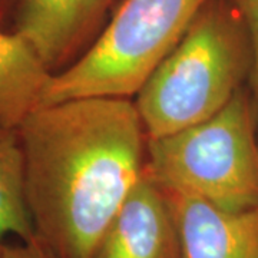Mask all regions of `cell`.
Masks as SVG:
<instances>
[{
	"instance_id": "5",
	"label": "cell",
	"mask_w": 258,
	"mask_h": 258,
	"mask_svg": "<svg viewBox=\"0 0 258 258\" xmlns=\"http://www.w3.org/2000/svg\"><path fill=\"white\" fill-rule=\"evenodd\" d=\"M120 2L16 0L15 32L33 47L50 74H57L89 47Z\"/></svg>"
},
{
	"instance_id": "8",
	"label": "cell",
	"mask_w": 258,
	"mask_h": 258,
	"mask_svg": "<svg viewBox=\"0 0 258 258\" xmlns=\"http://www.w3.org/2000/svg\"><path fill=\"white\" fill-rule=\"evenodd\" d=\"M50 76L23 37L0 30V125L19 128L39 108Z\"/></svg>"
},
{
	"instance_id": "11",
	"label": "cell",
	"mask_w": 258,
	"mask_h": 258,
	"mask_svg": "<svg viewBox=\"0 0 258 258\" xmlns=\"http://www.w3.org/2000/svg\"><path fill=\"white\" fill-rule=\"evenodd\" d=\"M2 258H55V255L35 237L29 241H20L15 245H5Z\"/></svg>"
},
{
	"instance_id": "10",
	"label": "cell",
	"mask_w": 258,
	"mask_h": 258,
	"mask_svg": "<svg viewBox=\"0 0 258 258\" xmlns=\"http://www.w3.org/2000/svg\"><path fill=\"white\" fill-rule=\"evenodd\" d=\"M231 2L240 12L241 18L248 29L249 37H251L254 63H252V72L249 76L248 88L258 108V0H231Z\"/></svg>"
},
{
	"instance_id": "9",
	"label": "cell",
	"mask_w": 258,
	"mask_h": 258,
	"mask_svg": "<svg viewBox=\"0 0 258 258\" xmlns=\"http://www.w3.org/2000/svg\"><path fill=\"white\" fill-rule=\"evenodd\" d=\"M36 237L25 189V155L18 128L0 125V241Z\"/></svg>"
},
{
	"instance_id": "13",
	"label": "cell",
	"mask_w": 258,
	"mask_h": 258,
	"mask_svg": "<svg viewBox=\"0 0 258 258\" xmlns=\"http://www.w3.org/2000/svg\"><path fill=\"white\" fill-rule=\"evenodd\" d=\"M3 249H5V245L2 244V241H0V258L3 255Z\"/></svg>"
},
{
	"instance_id": "1",
	"label": "cell",
	"mask_w": 258,
	"mask_h": 258,
	"mask_svg": "<svg viewBox=\"0 0 258 258\" xmlns=\"http://www.w3.org/2000/svg\"><path fill=\"white\" fill-rule=\"evenodd\" d=\"M18 131L36 237L55 258H92L145 174L148 137L135 101L89 96L39 106Z\"/></svg>"
},
{
	"instance_id": "2",
	"label": "cell",
	"mask_w": 258,
	"mask_h": 258,
	"mask_svg": "<svg viewBox=\"0 0 258 258\" xmlns=\"http://www.w3.org/2000/svg\"><path fill=\"white\" fill-rule=\"evenodd\" d=\"M254 53L231 0H208L185 35L135 95L148 139L214 116L248 82Z\"/></svg>"
},
{
	"instance_id": "3",
	"label": "cell",
	"mask_w": 258,
	"mask_h": 258,
	"mask_svg": "<svg viewBox=\"0 0 258 258\" xmlns=\"http://www.w3.org/2000/svg\"><path fill=\"white\" fill-rule=\"evenodd\" d=\"M257 103L241 88L221 111L164 138L148 139L147 174L162 189L221 210H258Z\"/></svg>"
},
{
	"instance_id": "12",
	"label": "cell",
	"mask_w": 258,
	"mask_h": 258,
	"mask_svg": "<svg viewBox=\"0 0 258 258\" xmlns=\"http://www.w3.org/2000/svg\"><path fill=\"white\" fill-rule=\"evenodd\" d=\"M12 2H13V0H0V22L5 18V15H6V12H8V9L10 8Z\"/></svg>"
},
{
	"instance_id": "4",
	"label": "cell",
	"mask_w": 258,
	"mask_h": 258,
	"mask_svg": "<svg viewBox=\"0 0 258 258\" xmlns=\"http://www.w3.org/2000/svg\"><path fill=\"white\" fill-rule=\"evenodd\" d=\"M208 0H122L74 63L52 74L40 105L131 98L171 53Z\"/></svg>"
},
{
	"instance_id": "6",
	"label": "cell",
	"mask_w": 258,
	"mask_h": 258,
	"mask_svg": "<svg viewBox=\"0 0 258 258\" xmlns=\"http://www.w3.org/2000/svg\"><path fill=\"white\" fill-rule=\"evenodd\" d=\"M92 258H179L168 197L147 171L112 218Z\"/></svg>"
},
{
	"instance_id": "7",
	"label": "cell",
	"mask_w": 258,
	"mask_h": 258,
	"mask_svg": "<svg viewBox=\"0 0 258 258\" xmlns=\"http://www.w3.org/2000/svg\"><path fill=\"white\" fill-rule=\"evenodd\" d=\"M165 194L178 230L179 258H258V210L231 212L189 194Z\"/></svg>"
}]
</instances>
